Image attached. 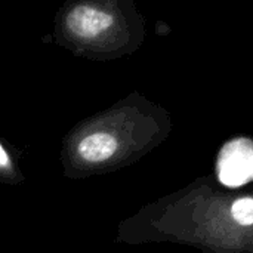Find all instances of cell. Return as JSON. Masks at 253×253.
Returning <instances> with one entry per match:
<instances>
[{"label":"cell","mask_w":253,"mask_h":253,"mask_svg":"<svg viewBox=\"0 0 253 253\" xmlns=\"http://www.w3.org/2000/svg\"><path fill=\"white\" fill-rule=\"evenodd\" d=\"M156 111L136 93L77 122L62 138V176L73 181L116 172L142 156L159 136Z\"/></svg>","instance_id":"cell-1"},{"label":"cell","mask_w":253,"mask_h":253,"mask_svg":"<svg viewBox=\"0 0 253 253\" xmlns=\"http://www.w3.org/2000/svg\"><path fill=\"white\" fill-rule=\"evenodd\" d=\"M25 181L21 169V151L0 136V184L19 185Z\"/></svg>","instance_id":"cell-4"},{"label":"cell","mask_w":253,"mask_h":253,"mask_svg":"<svg viewBox=\"0 0 253 253\" xmlns=\"http://www.w3.org/2000/svg\"><path fill=\"white\" fill-rule=\"evenodd\" d=\"M231 216L243 227L253 225V199L243 197L231 205Z\"/></svg>","instance_id":"cell-5"},{"label":"cell","mask_w":253,"mask_h":253,"mask_svg":"<svg viewBox=\"0 0 253 253\" xmlns=\"http://www.w3.org/2000/svg\"><path fill=\"white\" fill-rule=\"evenodd\" d=\"M76 253H90V252H76Z\"/></svg>","instance_id":"cell-6"},{"label":"cell","mask_w":253,"mask_h":253,"mask_svg":"<svg viewBox=\"0 0 253 253\" xmlns=\"http://www.w3.org/2000/svg\"><path fill=\"white\" fill-rule=\"evenodd\" d=\"M216 173L221 184L237 188L253 181V141L239 138L227 142L218 156Z\"/></svg>","instance_id":"cell-3"},{"label":"cell","mask_w":253,"mask_h":253,"mask_svg":"<svg viewBox=\"0 0 253 253\" xmlns=\"http://www.w3.org/2000/svg\"><path fill=\"white\" fill-rule=\"evenodd\" d=\"M53 42L76 58L113 61L142 40V21L129 0H68L53 18Z\"/></svg>","instance_id":"cell-2"}]
</instances>
